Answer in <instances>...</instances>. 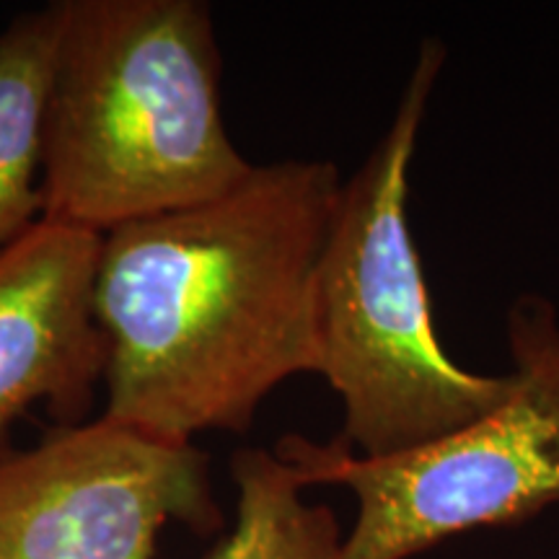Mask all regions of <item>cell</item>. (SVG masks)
<instances>
[{"instance_id": "5", "label": "cell", "mask_w": 559, "mask_h": 559, "mask_svg": "<svg viewBox=\"0 0 559 559\" xmlns=\"http://www.w3.org/2000/svg\"><path fill=\"white\" fill-rule=\"evenodd\" d=\"M169 523L223 526L194 443L102 415L0 456V559H153Z\"/></svg>"}, {"instance_id": "6", "label": "cell", "mask_w": 559, "mask_h": 559, "mask_svg": "<svg viewBox=\"0 0 559 559\" xmlns=\"http://www.w3.org/2000/svg\"><path fill=\"white\" fill-rule=\"evenodd\" d=\"M102 236L39 218L0 249V456L37 404L81 425L104 383L109 342L96 317Z\"/></svg>"}, {"instance_id": "8", "label": "cell", "mask_w": 559, "mask_h": 559, "mask_svg": "<svg viewBox=\"0 0 559 559\" xmlns=\"http://www.w3.org/2000/svg\"><path fill=\"white\" fill-rule=\"evenodd\" d=\"M236 521L205 559H334L345 531L324 502L304 498L298 474L267 449L230 459Z\"/></svg>"}, {"instance_id": "1", "label": "cell", "mask_w": 559, "mask_h": 559, "mask_svg": "<svg viewBox=\"0 0 559 559\" xmlns=\"http://www.w3.org/2000/svg\"><path fill=\"white\" fill-rule=\"evenodd\" d=\"M342 174L285 158L218 200L102 236L104 415L192 443L247 432L293 376L317 373V270Z\"/></svg>"}, {"instance_id": "2", "label": "cell", "mask_w": 559, "mask_h": 559, "mask_svg": "<svg viewBox=\"0 0 559 559\" xmlns=\"http://www.w3.org/2000/svg\"><path fill=\"white\" fill-rule=\"evenodd\" d=\"M41 140V218L109 234L218 200L254 164L221 107L200 0H58Z\"/></svg>"}, {"instance_id": "4", "label": "cell", "mask_w": 559, "mask_h": 559, "mask_svg": "<svg viewBox=\"0 0 559 559\" xmlns=\"http://www.w3.org/2000/svg\"><path fill=\"white\" fill-rule=\"evenodd\" d=\"M506 400L451 436L360 456L342 440L283 436L277 453L304 487H345L353 528L334 559H412L477 528L559 508V309L542 293L510 304Z\"/></svg>"}, {"instance_id": "3", "label": "cell", "mask_w": 559, "mask_h": 559, "mask_svg": "<svg viewBox=\"0 0 559 559\" xmlns=\"http://www.w3.org/2000/svg\"><path fill=\"white\" fill-rule=\"evenodd\" d=\"M445 66L423 39L391 122L342 179L317 270L321 376L342 402L340 440L360 456H396L451 436L506 400L510 376L445 353L409 226V174Z\"/></svg>"}, {"instance_id": "7", "label": "cell", "mask_w": 559, "mask_h": 559, "mask_svg": "<svg viewBox=\"0 0 559 559\" xmlns=\"http://www.w3.org/2000/svg\"><path fill=\"white\" fill-rule=\"evenodd\" d=\"M58 11L19 13L0 32V249L41 218V140Z\"/></svg>"}]
</instances>
